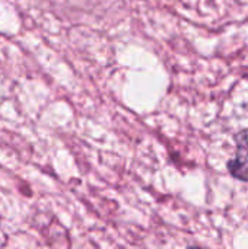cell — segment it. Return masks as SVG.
<instances>
[{"mask_svg":"<svg viewBox=\"0 0 248 249\" xmlns=\"http://www.w3.org/2000/svg\"><path fill=\"white\" fill-rule=\"evenodd\" d=\"M237 150L228 162L229 174L240 181L248 182V130H241L234 137Z\"/></svg>","mask_w":248,"mask_h":249,"instance_id":"obj_1","label":"cell"},{"mask_svg":"<svg viewBox=\"0 0 248 249\" xmlns=\"http://www.w3.org/2000/svg\"><path fill=\"white\" fill-rule=\"evenodd\" d=\"M187 249H206V248H200V247H189Z\"/></svg>","mask_w":248,"mask_h":249,"instance_id":"obj_2","label":"cell"}]
</instances>
